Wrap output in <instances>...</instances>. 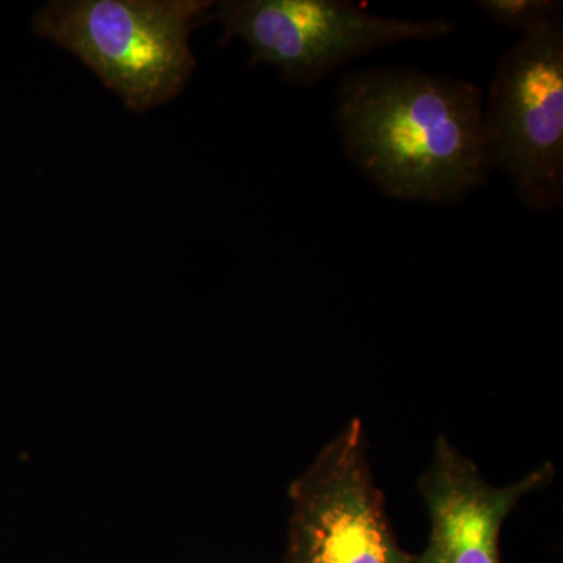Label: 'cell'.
<instances>
[{"instance_id":"52a82bcc","label":"cell","mask_w":563,"mask_h":563,"mask_svg":"<svg viewBox=\"0 0 563 563\" xmlns=\"http://www.w3.org/2000/svg\"><path fill=\"white\" fill-rule=\"evenodd\" d=\"M476 5L496 24L526 35L561 16L563 3L558 0H481Z\"/></svg>"},{"instance_id":"5b68a950","label":"cell","mask_w":563,"mask_h":563,"mask_svg":"<svg viewBox=\"0 0 563 563\" xmlns=\"http://www.w3.org/2000/svg\"><path fill=\"white\" fill-rule=\"evenodd\" d=\"M282 563H413L399 547L372 473L362 422H350L290 490Z\"/></svg>"},{"instance_id":"7a4b0ae2","label":"cell","mask_w":563,"mask_h":563,"mask_svg":"<svg viewBox=\"0 0 563 563\" xmlns=\"http://www.w3.org/2000/svg\"><path fill=\"white\" fill-rule=\"evenodd\" d=\"M207 0H54L33 31L76 55L129 110L155 109L187 87L191 32L213 20Z\"/></svg>"},{"instance_id":"277c9868","label":"cell","mask_w":563,"mask_h":563,"mask_svg":"<svg viewBox=\"0 0 563 563\" xmlns=\"http://www.w3.org/2000/svg\"><path fill=\"white\" fill-rule=\"evenodd\" d=\"M213 18L222 24L221 44L244 41L252 63L276 66L282 79L303 87L369 52L454 31L446 18H385L343 0H229Z\"/></svg>"},{"instance_id":"6da1fadb","label":"cell","mask_w":563,"mask_h":563,"mask_svg":"<svg viewBox=\"0 0 563 563\" xmlns=\"http://www.w3.org/2000/svg\"><path fill=\"white\" fill-rule=\"evenodd\" d=\"M335 124L355 168L395 199L459 202L493 172L483 95L465 80L407 68L347 74Z\"/></svg>"},{"instance_id":"3957f363","label":"cell","mask_w":563,"mask_h":563,"mask_svg":"<svg viewBox=\"0 0 563 563\" xmlns=\"http://www.w3.org/2000/svg\"><path fill=\"white\" fill-rule=\"evenodd\" d=\"M493 169L529 209L563 203V21L521 35L498 63L485 106Z\"/></svg>"},{"instance_id":"8992f818","label":"cell","mask_w":563,"mask_h":563,"mask_svg":"<svg viewBox=\"0 0 563 563\" xmlns=\"http://www.w3.org/2000/svg\"><path fill=\"white\" fill-rule=\"evenodd\" d=\"M553 477V465L544 463L518 483L493 487L442 437L420 483L431 536L426 550L413 555V563H503L499 537L504 521L525 495L543 488Z\"/></svg>"}]
</instances>
